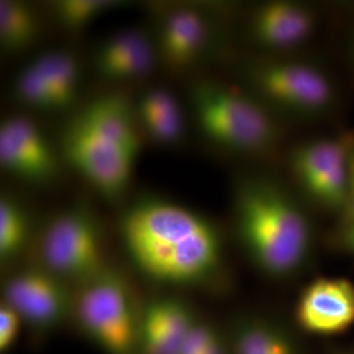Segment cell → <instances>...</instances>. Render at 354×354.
<instances>
[{
  "mask_svg": "<svg viewBox=\"0 0 354 354\" xmlns=\"http://www.w3.org/2000/svg\"><path fill=\"white\" fill-rule=\"evenodd\" d=\"M0 163L6 171L28 181L39 183L37 171L21 150L4 131L0 130Z\"/></svg>",
  "mask_w": 354,
  "mask_h": 354,
  "instance_id": "26",
  "label": "cell"
},
{
  "mask_svg": "<svg viewBox=\"0 0 354 354\" xmlns=\"http://www.w3.org/2000/svg\"><path fill=\"white\" fill-rule=\"evenodd\" d=\"M349 225H353L354 226V221H352V222H349Z\"/></svg>",
  "mask_w": 354,
  "mask_h": 354,
  "instance_id": "32",
  "label": "cell"
},
{
  "mask_svg": "<svg viewBox=\"0 0 354 354\" xmlns=\"http://www.w3.org/2000/svg\"><path fill=\"white\" fill-rule=\"evenodd\" d=\"M16 95L28 106L41 111L57 109L50 84L35 62L26 67L17 77Z\"/></svg>",
  "mask_w": 354,
  "mask_h": 354,
  "instance_id": "21",
  "label": "cell"
},
{
  "mask_svg": "<svg viewBox=\"0 0 354 354\" xmlns=\"http://www.w3.org/2000/svg\"><path fill=\"white\" fill-rule=\"evenodd\" d=\"M235 221L243 247L269 276H289L304 264L311 247L310 222L277 185L244 180L235 196Z\"/></svg>",
  "mask_w": 354,
  "mask_h": 354,
  "instance_id": "2",
  "label": "cell"
},
{
  "mask_svg": "<svg viewBox=\"0 0 354 354\" xmlns=\"http://www.w3.org/2000/svg\"><path fill=\"white\" fill-rule=\"evenodd\" d=\"M75 120L131 151H140V137L133 114L121 96L106 95L93 100Z\"/></svg>",
  "mask_w": 354,
  "mask_h": 354,
  "instance_id": "13",
  "label": "cell"
},
{
  "mask_svg": "<svg viewBox=\"0 0 354 354\" xmlns=\"http://www.w3.org/2000/svg\"><path fill=\"white\" fill-rule=\"evenodd\" d=\"M198 317L174 297L152 299L140 315V354H177Z\"/></svg>",
  "mask_w": 354,
  "mask_h": 354,
  "instance_id": "10",
  "label": "cell"
},
{
  "mask_svg": "<svg viewBox=\"0 0 354 354\" xmlns=\"http://www.w3.org/2000/svg\"><path fill=\"white\" fill-rule=\"evenodd\" d=\"M231 354H298L289 333L263 319H245L228 339Z\"/></svg>",
  "mask_w": 354,
  "mask_h": 354,
  "instance_id": "15",
  "label": "cell"
},
{
  "mask_svg": "<svg viewBox=\"0 0 354 354\" xmlns=\"http://www.w3.org/2000/svg\"><path fill=\"white\" fill-rule=\"evenodd\" d=\"M117 4L109 0H62L54 6V10L62 26L70 30H79Z\"/></svg>",
  "mask_w": 354,
  "mask_h": 354,
  "instance_id": "22",
  "label": "cell"
},
{
  "mask_svg": "<svg viewBox=\"0 0 354 354\" xmlns=\"http://www.w3.org/2000/svg\"><path fill=\"white\" fill-rule=\"evenodd\" d=\"M317 26L314 12L292 1H269L253 13L251 30L254 39L269 49L286 50L311 37Z\"/></svg>",
  "mask_w": 354,
  "mask_h": 354,
  "instance_id": "11",
  "label": "cell"
},
{
  "mask_svg": "<svg viewBox=\"0 0 354 354\" xmlns=\"http://www.w3.org/2000/svg\"><path fill=\"white\" fill-rule=\"evenodd\" d=\"M152 140L162 145H174L181 138L184 122L181 113L159 115L140 121Z\"/></svg>",
  "mask_w": 354,
  "mask_h": 354,
  "instance_id": "28",
  "label": "cell"
},
{
  "mask_svg": "<svg viewBox=\"0 0 354 354\" xmlns=\"http://www.w3.org/2000/svg\"><path fill=\"white\" fill-rule=\"evenodd\" d=\"M209 28L201 13L177 10L163 21L159 50L171 68H185L201 54L207 42Z\"/></svg>",
  "mask_w": 354,
  "mask_h": 354,
  "instance_id": "12",
  "label": "cell"
},
{
  "mask_svg": "<svg viewBox=\"0 0 354 354\" xmlns=\"http://www.w3.org/2000/svg\"><path fill=\"white\" fill-rule=\"evenodd\" d=\"M177 354H231L230 344L212 323L197 319Z\"/></svg>",
  "mask_w": 354,
  "mask_h": 354,
  "instance_id": "24",
  "label": "cell"
},
{
  "mask_svg": "<svg viewBox=\"0 0 354 354\" xmlns=\"http://www.w3.org/2000/svg\"><path fill=\"white\" fill-rule=\"evenodd\" d=\"M120 231L133 263L160 283L201 285L222 266V244L214 226L176 203H136L122 216Z\"/></svg>",
  "mask_w": 354,
  "mask_h": 354,
  "instance_id": "1",
  "label": "cell"
},
{
  "mask_svg": "<svg viewBox=\"0 0 354 354\" xmlns=\"http://www.w3.org/2000/svg\"><path fill=\"white\" fill-rule=\"evenodd\" d=\"M23 319L11 306L1 304L0 306V352L7 353L20 335Z\"/></svg>",
  "mask_w": 354,
  "mask_h": 354,
  "instance_id": "29",
  "label": "cell"
},
{
  "mask_svg": "<svg viewBox=\"0 0 354 354\" xmlns=\"http://www.w3.org/2000/svg\"><path fill=\"white\" fill-rule=\"evenodd\" d=\"M349 222L354 221V150L349 156V201H348Z\"/></svg>",
  "mask_w": 354,
  "mask_h": 354,
  "instance_id": "30",
  "label": "cell"
},
{
  "mask_svg": "<svg viewBox=\"0 0 354 354\" xmlns=\"http://www.w3.org/2000/svg\"><path fill=\"white\" fill-rule=\"evenodd\" d=\"M30 226L24 210L3 196L0 200V260L10 263L16 259L29 241Z\"/></svg>",
  "mask_w": 354,
  "mask_h": 354,
  "instance_id": "19",
  "label": "cell"
},
{
  "mask_svg": "<svg viewBox=\"0 0 354 354\" xmlns=\"http://www.w3.org/2000/svg\"><path fill=\"white\" fill-rule=\"evenodd\" d=\"M76 322L105 354H140V315L125 279L105 269L79 286Z\"/></svg>",
  "mask_w": 354,
  "mask_h": 354,
  "instance_id": "4",
  "label": "cell"
},
{
  "mask_svg": "<svg viewBox=\"0 0 354 354\" xmlns=\"http://www.w3.org/2000/svg\"><path fill=\"white\" fill-rule=\"evenodd\" d=\"M193 111L203 134L215 145L232 151H268L279 138V127L266 108L215 83H201L193 88Z\"/></svg>",
  "mask_w": 354,
  "mask_h": 354,
  "instance_id": "3",
  "label": "cell"
},
{
  "mask_svg": "<svg viewBox=\"0 0 354 354\" xmlns=\"http://www.w3.org/2000/svg\"><path fill=\"white\" fill-rule=\"evenodd\" d=\"M39 35L37 13L21 1L3 0L0 3V42L8 51L24 50Z\"/></svg>",
  "mask_w": 354,
  "mask_h": 354,
  "instance_id": "17",
  "label": "cell"
},
{
  "mask_svg": "<svg viewBox=\"0 0 354 354\" xmlns=\"http://www.w3.org/2000/svg\"><path fill=\"white\" fill-rule=\"evenodd\" d=\"M4 131L21 150L37 171L39 183L49 181L57 175L58 167L54 151L41 130L26 117H11L3 121Z\"/></svg>",
  "mask_w": 354,
  "mask_h": 354,
  "instance_id": "16",
  "label": "cell"
},
{
  "mask_svg": "<svg viewBox=\"0 0 354 354\" xmlns=\"http://www.w3.org/2000/svg\"><path fill=\"white\" fill-rule=\"evenodd\" d=\"M137 111L140 121L159 115L181 113L174 95L163 88H151L145 92L140 99Z\"/></svg>",
  "mask_w": 354,
  "mask_h": 354,
  "instance_id": "27",
  "label": "cell"
},
{
  "mask_svg": "<svg viewBox=\"0 0 354 354\" xmlns=\"http://www.w3.org/2000/svg\"><path fill=\"white\" fill-rule=\"evenodd\" d=\"M306 192L317 203H320L322 206L330 209V210L348 207L349 158L335 165L330 171L320 177L317 183Z\"/></svg>",
  "mask_w": 354,
  "mask_h": 354,
  "instance_id": "20",
  "label": "cell"
},
{
  "mask_svg": "<svg viewBox=\"0 0 354 354\" xmlns=\"http://www.w3.org/2000/svg\"><path fill=\"white\" fill-rule=\"evenodd\" d=\"M344 244L346 248H349L352 252H354V226L353 225H349L346 230H345V234H344Z\"/></svg>",
  "mask_w": 354,
  "mask_h": 354,
  "instance_id": "31",
  "label": "cell"
},
{
  "mask_svg": "<svg viewBox=\"0 0 354 354\" xmlns=\"http://www.w3.org/2000/svg\"><path fill=\"white\" fill-rule=\"evenodd\" d=\"M352 149L345 140H317L298 146L291 155V171L304 190L335 165L348 159Z\"/></svg>",
  "mask_w": 354,
  "mask_h": 354,
  "instance_id": "14",
  "label": "cell"
},
{
  "mask_svg": "<svg viewBox=\"0 0 354 354\" xmlns=\"http://www.w3.org/2000/svg\"><path fill=\"white\" fill-rule=\"evenodd\" d=\"M42 266L64 282L79 286L106 269L100 226L83 207L57 215L41 238Z\"/></svg>",
  "mask_w": 354,
  "mask_h": 354,
  "instance_id": "5",
  "label": "cell"
},
{
  "mask_svg": "<svg viewBox=\"0 0 354 354\" xmlns=\"http://www.w3.org/2000/svg\"><path fill=\"white\" fill-rule=\"evenodd\" d=\"M64 152L79 174L109 197L125 189L138 155L76 120L64 134Z\"/></svg>",
  "mask_w": 354,
  "mask_h": 354,
  "instance_id": "7",
  "label": "cell"
},
{
  "mask_svg": "<svg viewBox=\"0 0 354 354\" xmlns=\"http://www.w3.org/2000/svg\"><path fill=\"white\" fill-rule=\"evenodd\" d=\"M155 62V50L151 42H147L138 50L134 51L120 64H115L102 76L111 80H129L146 75L151 71Z\"/></svg>",
  "mask_w": 354,
  "mask_h": 354,
  "instance_id": "25",
  "label": "cell"
},
{
  "mask_svg": "<svg viewBox=\"0 0 354 354\" xmlns=\"http://www.w3.org/2000/svg\"><path fill=\"white\" fill-rule=\"evenodd\" d=\"M149 38L146 35L137 29L122 30L118 35L112 36L104 42L96 57V67L99 73L104 75L115 64H120L124 58L138 50L143 45H146Z\"/></svg>",
  "mask_w": 354,
  "mask_h": 354,
  "instance_id": "23",
  "label": "cell"
},
{
  "mask_svg": "<svg viewBox=\"0 0 354 354\" xmlns=\"http://www.w3.org/2000/svg\"><path fill=\"white\" fill-rule=\"evenodd\" d=\"M295 317L298 324L315 335H336L354 323V285L342 277H320L301 294Z\"/></svg>",
  "mask_w": 354,
  "mask_h": 354,
  "instance_id": "9",
  "label": "cell"
},
{
  "mask_svg": "<svg viewBox=\"0 0 354 354\" xmlns=\"http://www.w3.org/2000/svg\"><path fill=\"white\" fill-rule=\"evenodd\" d=\"M248 80L261 99L301 115L327 111L336 97L328 75L315 66L302 62L266 61L253 64Z\"/></svg>",
  "mask_w": 354,
  "mask_h": 354,
  "instance_id": "6",
  "label": "cell"
},
{
  "mask_svg": "<svg viewBox=\"0 0 354 354\" xmlns=\"http://www.w3.org/2000/svg\"><path fill=\"white\" fill-rule=\"evenodd\" d=\"M50 84L55 108L62 109L74 102L79 82V67L73 55L55 51L35 61Z\"/></svg>",
  "mask_w": 354,
  "mask_h": 354,
  "instance_id": "18",
  "label": "cell"
},
{
  "mask_svg": "<svg viewBox=\"0 0 354 354\" xmlns=\"http://www.w3.org/2000/svg\"><path fill=\"white\" fill-rule=\"evenodd\" d=\"M3 294V302L37 330L57 328L74 313L75 295L68 291L67 282L44 266L15 273L7 279Z\"/></svg>",
  "mask_w": 354,
  "mask_h": 354,
  "instance_id": "8",
  "label": "cell"
}]
</instances>
